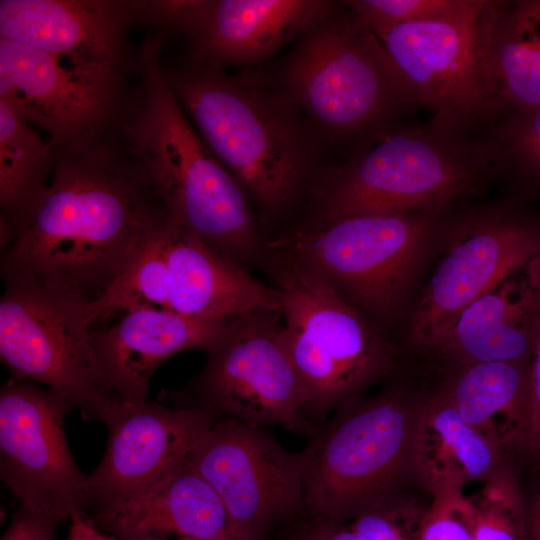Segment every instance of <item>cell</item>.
<instances>
[{"label":"cell","instance_id":"9","mask_svg":"<svg viewBox=\"0 0 540 540\" xmlns=\"http://www.w3.org/2000/svg\"><path fill=\"white\" fill-rule=\"evenodd\" d=\"M3 280L0 357L12 379L44 384L84 419L109 425L124 404L104 382L92 349L90 301Z\"/></svg>","mask_w":540,"mask_h":540},{"label":"cell","instance_id":"21","mask_svg":"<svg viewBox=\"0 0 540 540\" xmlns=\"http://www.w3.org/2000/svg\"><path fill=\"white\" fill-rule=\"evenodd\" d=\"M540 327V255L469 305L436 348L465 366L525 360Z\"/></svg>","mask_w":540,"mask_h":540},{"label":"cell","instance_id":"25","mask_svg":"<svg viewBox=\"0 0 540 540\" xmlns=\"http://www.w3.org/2000/svg\"><path fill=\"white\" fill-rule=\"evenodd\" d=\"M487 61L491 122L540 105V0L492 1Z\"/></svg>","mask_w":540,"mask_h":540},{"label":"cell","instance_id":"2","mask_svg":"<svg viewBox=\"0 0 540 540\" xmlns=\"http://www.w3.org/2000/svg\"><path fill=\"white\" fill-rule=\"evenodd\" d=\"M150 34L137 59L116 139L154 187L167 215L219 256L244 267L261 253L245 190L202 140L178 101Z\"/></svg>","mask_w":540,"mask_h":540},{"label":"cell","instance_id":"26","mask_svg":"<svg viewBox=\"0 0 540 540\" xmlns=\"http://www.w3.org/2000/svg\"><path fill=\"white\" fill-rule=\"evenodd\" d=\"M56 159L52 143L0 102L1 220L11 235L48 189Z\"/></svg>","mask_w":540,"mask_h":540},{"label":"cell","instance_id":"10","mask_svg":"<svg viewBox=\"0 0 540 540\" xmlns=\"http://www.w3.org/2000/svg\"><path fill=\"white\" fill-rule=\"evenodd\" d=\"M492 1L466 0L452 12L373 31L415 106L434 124L475 134L492 120L487 44Z\"/></svg>","mask_w":540,"mask_h":540},{"label":"cell","instance_id":"18","mask_svg":"<svg viewBox=\"0 0 540 540\" xmlns=\"http://www.w3.org/2000/svg\"><path fill=\"white\" fill-rule=\"evenodd\" d=\"M142 1L1 0L0 37L75 61L125 68Z\"/></svg>","mask_w":540,"mask_h":540},{"label":"cell","instance_id":"13","mask_svg":"<svg viewBox=\"0 0 540 540\" xmlns=\"http://www.w3.org/2000/svg\"><path fill=\"white\" fill-rule=\"evenodd\" d=\"M74 406L35 383L11 380L0 391V477L19 506L60 525L86 514L88 475L65 434Z\"/></svg>","mask_w":540,"mask_h":540},{"label":"cell","instance_id":"30","mask_svg":"<svg viewBox=\"0 0 540 540\" xmlns=\"http://www.w3.org/2000/svg\"><path fill=\"white\" fill-rule=\"evenodd\" d=\"M482 135L493 167L517 172L540 183V105L494 119Z\"/></svg>","mask_w":540,"mask_h":540},{"label":"cell","instance_id":"15","mask_svg":"<svg viewBox=\"0 0 540 540\" xmlns=\"http://www.w3.org/2000/svg\"><path fill=\"white\" fill-rule=\"evenodd\" d=\"M331 4L319 0H156L149 21L179 28L202 66L263 59L324 20Z\"/></svg>","mask_w":540,"mask_h":540},{"label":"cell","instance_id":"16","mask_svg":"<svg viewBox=\"0 0 540 540\" xmlns=\"http://www.w3.org/2000/svg\"><path fill=\"white\" fill-rule=\"evenodd\" d=\"M214 420L207 411L160 401L124 404L106 426L105 452L88 475L91 503L87 513L123 502L149 487L188 457Z\"/></svg>","mask_w":540,"mask_h":540},{"label":"cell","instance_id":"5","mask_svg":"<svg viewBox=\"0 0 540 540\" xmlns=\"http://www.w3.org/2000/svg\"><path fill=\"white\" fill-rule=\"evenodd\" d=\"M339 406L301 451L306 514L338 519L390 494L411 471L422 404L397 392Z\"/></svg>","mask_w":540,"mask_h":540},{"label":"cell","instance_id":"32","mask_svg":"<svg viewBox=\"0 0 540 540\" xmlns=\"http://www.w3.org/2000/svg\"><path fill=\"white\" fill-rule=\"evenodd\" d=\"M345 3L372 31H377L452 12L466 0H352Z\"/></svg>","mask_w":540,"mask_h":540},{"label":"cell","instance_id":"34","mask_svg":"<svg viewBox=\"0 0 540 540\" xmlns=\"http://www.w3.org/2000/svg\"><path fill=\"white\" fill-rule=\"evenodd\" d=\"M58 526L19 506L1 540H56Z\"/></svg>","mask_w":540,"mask_h":540},{"label":"cell","instance_id":"35","mask_svg":"<svg viewBox=\"0 0 540 540\" xmlns=\"http://www.w3.org/2000/svg\"><path fill=\"white\" fill-rule=\"evenodd\" d=\"M69 522L67 540H119L99 529L86 514H75Z\"/></svg>","mask_w":540,"mask_h":540},{"label":"cell","instance_id":"14","mask_svg":"<svg viewBox=\"0 0 540 540\" xmlns=\"http://www.w3.org/2000/svg\"><path fill=\"white\" fill-rule=\"evenodd\" d=\"M188 460L218 494L237 540H264L274 525L306 514L301 452L264 427L215 418Z\"/></svg>","mask_w":540,"mask_h":540},{"label":"cell","instance_id":"20","mask_svg":"<svg viewBox=\"0 0 540 540\" xmlns=\"http://www.w3.org/2000/svg\"><path fill=\"white\" fill-rule=\"evenodd\" d=\"M119 540H204L230 536L225 507L188 457L137 495L86 514Z\"/></svg>","mask_w":540,"mask_h":540},{"label":"cell","instance_id":"29","mask_svg":"<svg viewBox=\"0 0 540 540\" xmlns=\"http://www.w3.org/2000/svg\"><path fill=\"white\" fill-rule=\"evenodd\" d=\"M469 499L475 518L474 540H526L527 509L509 464Z\"/></svg>","mask_w":540,"mask_h":540},{"label":"cell","instance_id":"8","mask_svg":"<svg viewBox=\"0 0 540 540\" xmlns=\"http://www.w3.org/2000/svg\"><path fill=\"white\" fill-rule=\"evenodd\" d=\"M281 312L256 309L232 317L201 372L160 402L200 409L214 418L281 426L311 437L308 395L281 336Z\"/></svg>","mask_w":540,"mask_h":540},{"label":"cell","instance_id":"24","mask_svg":"<svg viewBox=\"0 0 540 540\" xmlns=\"http://www.w3.org/2000/svg\"><path fill=\"white\" fill-rule=\"evenodd\" d=\"M443 392L460 416L502 451L526 450L530 401L524 360L465 366Z\"/></svg>","mask_w":540,"mask_h":540},{"label":"cell","instance_id":"31","mask_svg":"<svg viewBox=\"0 0 540 540\" xmlns=\"http://www.w3.org/2000/svg\"><path fill=\"white\" fill-rule=\"evenodd\" d=\"M462 485H446L431 491L419 540H474L475 518Z\"/></svg>","mask_w":540,"mask_h":540},{"label":"cell","instance_id":"3","mask_svg":"<svg viewBox=\"0 0 540 540\" xmlns=\"http://www.w3.org/2000/svg\"><path fill=\"white\" fill-rule=\"evenodd\" d=\"M168 79L202 140L243 189L267 209L287 204L309 160L287 107L252 77L218 67L201 65Z\"/></svg>","mask_w":540,"mask_h":540},{"label":"cell","instance_id":"6","mask_svg":"<svg viewBox=\"0 0 540 540\" xmlns=\"http://www.w3.org/2000/svg\"><path fill=\"white\" fill-rule=\"evenodd\" d=\"M272 275L281 293V336L308 395L316 427L329 410L391 367L390 348L357 308L307 266L276 253Z\"/></svg>","mask_w":540,"mask_h":540},{"label":"cell","instance_id":"1","mask_svg":"<svg viewBox=\"0 0 540 540\" xmlns=\"http://www.w3.org/2000/svg\"><path fill=\"white\" fill-rule=\"evenodd\" d=\"M56 156L48 189L2 251L1 275L92 302L167 213L118 140Z\"/></svg>","mask_w":540,"mask_h":540},{"label":"cell","instance_id":"33","mask_svg":"<svg viewBox=\"0 0 540 540\" xmlns=\"http://www.w3.org/2000/svg\"><path fill=\"white\" fill-rule=\"evenodd\" d=\"M532 354L529 366L530 426L526 451L535 461L540 462V327Z\"/></svg>","mask_w":540,"mask_h":540},{"label":"cell","instance_id":"4","mask_svg":"<svg viewBox=\"0 0 540 540\" xmlns=\"http://www.w3.org/2000/svg\"><path fill=\"white\" fill-rule=\"evenodd\" d=\"M493 167L482 135L433 122L392 128L339 168L321 195L325 219L439 208Z\"/></svg>","mask_w":540,"mask_h":540},{"label":"cell","instance_id":"19","mask_svg":"<svg viewBox=\"0 0 540 540\" xmlns=\"http://www.w3.org/2000/svg\"><path fill=\"white\" fill-rule=\"evenodd\" d=\"M231 318L197 320L171 311L134 309L111 327L91 330L92 349L104 382L119 401L142 403L163 362L190 349L207 353Z\"/></svg>","mask_w":540,"mask_h":540},{"label":"cell","instance_id":"37","mask_svg":"<svg viewBox=\"0 0 540 540\" xmlns=\"http://www.w3.org/2000/svg\"><path fill=\"white\" fill-rule=\"evenodd\" d=\"M204 540H237L231 536H221V537H214V538H209V539H204Z\"/></svg>","mask_w":540,"mask_h":540},{"label":"cell","instance_id":"28","mask_svg":"<svg viewBox=\"0 0 540 540\" xmlns=\"http://www.w3.org/2000/svg\"><path fill=\"white\" fill-rule=\"evenodd\" d=\"M426 510L393 493L345 518L309 517L289 540H419Z\"/></svg>","mask_w":540,"mask_h":540},{"label":"cell","instance_id":"22","mask_svg":"<svg viewBox=\"0 0 540 540\" xmlns=\"http://www.w3.org/2000/svg\"><path fill=\"white\" fill-rule=\"evenodd\" d=\"M169 311L217 321L256 309L281 312L278 289L268 287L216 254L170 217L165 227Z\"/></svg>","mask_w":540,"mask_h":540},{"label":"cell","instance_id":"36","mask_svg":"<svg viewBox=\"0 0 540 540\" xmlns=\"http://www.w3.org/2000/svg\"><path fill=\"white\" fill-rule=\"evenodd\" d=\"M526 540H540V491L526 512Z\"/></svg>","mask_w":540,"mask_h":540},{"label":"cell","instance_id":"17","mask_svg":"<svg viewBox=\"0 0 540 540\" xmlns=\"http://www.w3.org/2000/svg\"><path fill=\"white\" fill-rule=\"evenodd\" d=\"M538 255L540 233L525 222L496 217L476 225L433 275L411 323L412 342L436 349L469 305Z\"/></svg>","mask_w":540,"mask_h":540},{"label":"cell","instance_id":"23","mask_svg":"<svg viewBox=\"0 0 540 540\" xmlns=\"http://www.w3.org/2000/svg\"><path fill=\"white\" fill-rule=\"evenodd\" d=\"M506 464L504 451L469 425L444 392L422 404L411 471L430 491L486 483Z\"/></svg>","mask_w":540,"mask_h":540},{"label":"cell","instance_id":"12","mask_svg":"<svg viewBox=\"0 0 540 540\" xmlns=\"http://www.w3.org/2000/svg\"><path fill=\"white\" fill-rule=\"evenodd\" d=\"M124 68L48 54L0 37V102L43 132L56 151L109 138L128 93Z\"/></svg>","mask_w":540,"mask_h":540},{"label":"cell","instance_id":"11","mask_svg":"<svg viewBox=\"0 0 540 540\" xmlns=\"http://www.w3.org/2000/svg\"><path fill=\"white\" fill-rule=\"evenodd\" d=\"M429 225L418 212L325 219L268 246L315 271L355 308L383 314L399 300Z\"/></svg>","mask_w":540,"mask_h":540},{"label":"cell","instance_id":"7","mask_svg":"<svg viewBox=\"0 0 540 540\" xmlns=\"http://www.w3.org/2000/svg\"><path fill=\"white\" fill-rule=\"evenodd\" d=\"M284 79L296 103L339 136L377 132L415 107L380 40L353 11L307 31Z\"/></svg>","mask_w":540,"mask_h":540},{"label":"cell","instance_id":"27","mask_svg":"<svg viewBox=\"0 0 540 540\" xmlns=\"http://www.w3.org/2000/svg\"><path fill=\"white\" fill-rule=\"evenodd\" d=\"M166 215L143 238L106 291L90 302L93 322L116 311H169V272L165 254Z\"/></svg>","mask_w":540,"mask_h":540}]
</instances>
